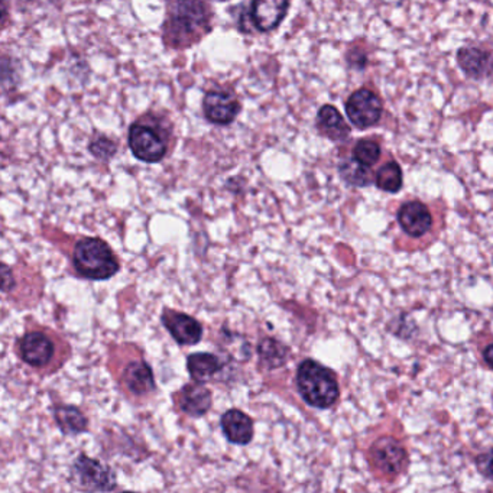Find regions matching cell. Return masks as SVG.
Instances as JSON below:
<instances>
[{
  "instance_id": "obj_1",
  "label": "cell",
  "mask_w": 493,
  "mask_h": 493,
  "mask_svg": "<svg viewBox=\"0 0 493 493\" xmlns=\"http://www.w3.org/2000/svg\"><path fill=\"white\" fill-rule=\"evenodd\" d=\"M15 353L36 375L50 376L72 358V344L54 328L28 323L24 335L16 340Z\"/></svg>"
},
{
  "instance_id": "obj_2",
  "label": "cell",
  "mask_w": 493,
  "mask_h": 493,
  "mask_svg": "<svg viewBox=\"0 0 493 493\" xmlns=\"http://www.w3.org/2000/svg\"><path fill=\"white\" fill-rule=\"evenodd\" d=\"M107 367L125 398L135 405L150 403L157 395L154 371L136 344L112 346Z\"/></svg>"
},
{
  "instance_id": "obj_3",
  "label": "cell",
  "mask_w": 493,
  "mask_h": 493,
  "mask_svg": "<svg viewBox=\"0 0 493 493\" xmlns=\"http://www.w3.org/2000/svg\"><path fill=\"white\" fill-rule=\"evenodd\" d=\"M209 6L203 0H177L171 4L164 27L166 44L189 47L209 31Z\"/></svg>"
},
{
  "instance_id": "obj_4",
  "label": "cell",
  "mask_w": 493,
  "mask_h": 493,
  "mask_svg": "<svg viewBox=\"0 0 493 493\" xmlns=\"http://www.w3.org/2000/svg\"><path fill=\"white\" fill-rule=\"evenodd\" d=\"M75 273L89 281H107L120 271L113 249L100 237H81L73 249Z\"/></svg>"
},
{
  "instance_id": "obj_5",
  "label": "cell",
  "mask_w": 493,
  "mask_h": 493,
  "mask_svg": "<svg viewBox=\"0 0 493 493\" xmlns=\"http://www.w3.org/2000/svg\"><path fill=\"white\" fill-rule=\"evenodd\" d=\"M297 389L307 405L327 410L340 397L339 382L335 372L317 360L305 359L297 369Z\"/></svg>"
},
{
  "instance_id": "obj_6",
  "label": "cell",
  "mask_w": 493,
  "mask_h": 493,
  "mask_svg": "<svg viewBox=\"0 0 493 493\" xmlns=\"http://www.w3.org/2000/svg\"><path fill=\"white\" fill-rule=\"evenodd\" d=\"M129 146L139 161L155 164L166 155L168 135L150 123L136 122L129 131Z\"/></svg>"
},
{
  "instance_id": "obj_7",
  "label": "cell",
  "mask_w": 493,
  "mask_h": 493,
  "mask_svg": "<svg viewBox=\"0 0 493 493\" xmlns=\"http://www.w3.org/2000/svg\"><path fill=\"white\" fill-rule=\"evenodd\" d=\"M72 483L83 490H113L116 476L109 466L86 454H80L73 465Z\"/></svg>"
},
{
  "instance_id": "obj_8",
  "label": "cell",
  "mask_w": 493,
  "mask_h": 493,
  "mask_svg": "<svg viewBox=\"0 0 493 493\" xmlns=\"http://www.w3.org/2000/svg\"><path fill=\"white\" fill-rule=\"evenodd\" d=\"M383 113L382 100L369 89H359L346 102V115L351 125L363 131L375 127Z\"/></svg>"
},
{
  "instance_id": "obj_9",
  "label": "cell",
  "mask_w": 493,
  "mask_h": 493,
  "mask_svg": "<svg viewBox=\"0 0 493 493\" xmlns=\"http://www.w3.org/2000/svg\"><path fill=\"white\" fill-rule=\"evenodd\" d=\"M164 327L180 346H194L203 339V326L197 319L173 308H164L161 314Z\"/></svg>"
},
{
  "instance_id": "obj_10",
  "label": "cell",
  "mask_w": 493,
  "mask_h": 493,
  "mask_svg": "<svg viewBox=\"0 0 493 493\" xmlns=\"http://www.w3.org/2000/svg\"><path fill=\"white\" fill-rule=\"evenodd\" d=\"M174 405L180 412L189 415L191 419H200L209 412L213 405V392L204 383H186L180 391L173 395Z\"/></svg>"
},
{
  "instance_id": "obj_11",
  "label": "cell",
  "mask_w": 493,
  "mask_h": 493,
  "mask_svg": "<svg viewBox=\"0 0 493 493\" xmlns=\"http://www.w3.org/2000/svg\"><path fill=\"white\" fill-rule=\"evenodd\" d=\"M372 463L382 474H398L406 465V451L395 438L382 437L371 449Z\"/></svg>"
},
{
  "instance_id": "obj_12",
  "label": "cell",
  "mask_w": 493,
  "mask_h": 493,
  "mask_svg": "<svg viewBox=\"0 0 493 493\" xmlns=\"http://www.w3.org/2000/svg\"><path fill=\"white\" fill-rule=\"evenodd\" d=\"M205 118L216 125H229L241 112V104L235 96L226 91H209L204 97Z\"/></svg>"
},
{
  "instance_id": "obj_13",
  "label": "cell",
  "mask_w": 493,
  "mask_h": 493,
  "mask_svg": "<svg viewBox=\"0 0 493 493\" xmlns=\"http://www.w3.org/2000/svg\"><path fill=\"white\" fill-rule=\"evenodd\" d=\"M220 427L227 442L236 446H248L255 435L253 420L237 408L227 410L221 415Z\"/></svg>"
},
{
  "instance_id": "obj_14",
  "label": "cell",
  "mask_w": 493,
  "mask_h": 493,
  "mask_svg": "<svg viewBox=\"0 0 493 493\" xmlns=\"http://www.w3.org/2000/svg\"><path fill=\"white\" fill-rule=\"evenodd\" d=\"M458 67L469 79L485 80L492 77L493 57L478 47H463L456 54Z\"/></svg>"
},
{
  "instance_id": "obj_15",
  "label": "cell",
  "mask_w": 493,
  "mask_h": 493,
  "mask_svg": "<svg viewBox=\"0 0 493 493\" xmlns=\"http://www.w3.org/2000/svg\"><path fill=\"white\" fill-rule=\"evenodd\" d=\"M289 0H253L250 16L258 31L275 29L289 12Z\"/></svg>"
},
{
  "instance_id": "obj_16",
  "label": "cell",
  "mask_w": 493,
  "mask_h": 493,
  "mask_svg": "<svg viewBox=\"0 0 493 493\" xmlns=\"http://www.w3.org/2000/svg\"><path fill=\"white\" fill-rule=\"evenodd\" d=\"M398 223L411 237H422L433 226V216L426 204L408 202L398 210Z\"/></svg>"
},
{
  "instance_id": "obj_17",
  "label": "cell",
  "mask_w": 493,
  "mask_h": 493,
  "mask_svg": "<svg viewBox=\"0 0 493 493\" xmlns=\"http://www.w3.org/2000/svg\"><path fill=\"white\" fill-rule=\"evenodd\" d=\"M317 129L320 134L335 143L344 141L350 135V127L348 123L342 113L332 104H326L320 109L319 115H317Z\"/></svg>"
},
{
  "instance_id": "obj_18",
  "label": "cell",
  "mask_w": 493,
  "mask_h": 493,
  "mask_svg": "<svg viewBox=\"0 0 493 493\" xmlns=\"http://www.w3.org/2000/svg\"><path fill=\"white\" fill-rule=\"evenodd\" d=\"M54 420L61 433L65 435H79L89 430L88 417L74 405L54 406Z\"/></svg>"
},
{
  "instance_id": "obj_19",
  "label": "cell",
  "mask_w": 493,
  "mask_h": 493,
  "mask_svg": "<svg viewBox=\"0 0 493 493\" xmlns=\"http://www.w3.org/2000/svg\"><path fill=\"white\" fill-rule=\"evenodd\" d=\"M221 363L219 356L213 353H191L187 358V371L193 381L197 382H207L210 379L213 378L216 374L220 372Z\"/></svg>"
},
{
  "instance_id": "obj_20",
  "label": "cell",
  "mask_w": 493,
  "mask_h": 493,
  "mask_svg": "<svg viewBox=\"0 0 493 493\" xmlns=\"http://www.w3.org/2000/svg\"><path fill=\"white\" fill-rule=\"evenodd\" d=\"M258 351H259L261 365H264L269 371L282 366L289 360V349L273 337L262 339Z\"/></svg>"
},
{
  "instance_id": "obj_21",
  "label": "cell",
  "mask_w": 493,
  "mask_h": 493,
  "mask_svg": "<svg viewBox=\"0 0 493 493\" xmlns=\"http://www.w3.org/2000/svg\"><path fill=\"white\" fill-rule=\"evenodd\" d=\"M371 166H363L362 162L355 158L344 159L340 164V175L344 181L355 187H366L372 182Z\"/></svg>"
},
{
  "instance_id": "obj_22",
  "label": "cell",
  "mask_w": 493,
  "mask_h": 493,
  "mask_svg": "<svg viewBox=\"0 0 493 493\" xmlns=\"http://www.w3.org/2000/svg\"><path fill=\"white\" fill-rule=\"evenodd\" d=\"M403 170L395 161L387 162L376 173V186L387 193H398L399 189H403Z\"/></svg>"
},
{
  "instance_id": "obj_23",
  "label": "cell",
  "mask_w": 493,
  "mask_h": 493,
  "mask_svg": "<svg viewBox=\"0 0 493 493\" xmlns=\"http://www.w3.org/2000/svg\"><path fill=\"white\" fill-rule=\"evenodd\" d=\"M381 145L372 139H360L353 148V158L362 162L363 166H375L381 158Z\"/></svg>"
},
{
  "instance_id": "obj_24",
  "label": "cell",
  "mask_w": 493,
  "mask_h": 493,
  "mask_svg": "<svg viewBox=\"0 0 493 493\" xmlns=\"http://www.w3.org/2000/svg\"><path fill=\"white\" fill-rule=\"evenodd\" d=\"M90 152L96 158L109 159L115 155L116 145L111 139L99 138L90 143Z\"/></svg>"
},
{
  "instance_id": "obj_25",
  "label": "cell",
  "mask_w": 493,
  "mask_h": 493,
  "mask_svg": "<svg viewBox=\"0 0 493 493\" xmlns=\"http://www.w3.org/2000/svg\"><path fill=\"white\" fill-rule=\"evenodd\" d=\"M476 466H478L479 472H481L486 479L493 481V450L481 453L476 458Z\"/></svg>"
},
{
  "instance_id": "obj_26",
  "label": "cell",
  "mask_w": 493,
  "mask_h": 493,
  "mask_svg": "<svg viewBox=\"0 0 493 493\" xmlns=\"http://www.w3.org/2000/svg\"><path fill=\"white\" fill-rule=\"evenodd\" d=\"M346 58H348L349 65L356 70H363L367 65L366 54L360 50H350Z\"/></svg>"
},
{
  "instance_id": "obj_27",
  "label": "cell",
  "mask_w": 493,
  "mask_h": 493,
  "mask_svg": "<svg viewBox=\"0 0 493 493\" xmlns=\"http://www.w3.org/2000/svg\"><path fill=\"white\" fill-rule=\"evenodd\" d=\"M483 358H485L486 363L489 365L490 369H493V343L489 344V346L485 349Z\"/></svg>"
},
{
  "instance_id": "obj_28",
  "label": "cell",
  "mask_w": 493,
  "mask_h": 493,
  "mask_svg": "<svg viewBox=\"0 0 493 493\" xmlns=\"http://www.w3.org/2000/svg\"><path fill=\"white\" fill-rule=\"evenodd\" d=\"M438 2H447V0H438Z\"/></svg>"
}]
</instances>
